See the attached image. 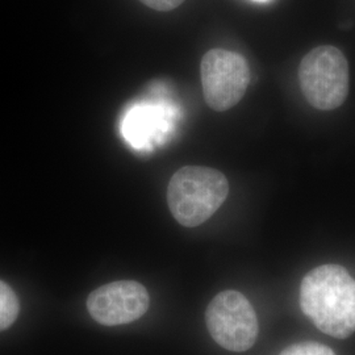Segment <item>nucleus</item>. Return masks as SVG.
I'll return each mask as SVG.
<instances>
[{
	"label": "nucleus",
	"instance_id": "obj_1",
	"mask_svg": "<svg viewBox=\"0 0 355 355\" xmlns=\"http://www.w3.org/2000/svg\"><path fill=\"white\" fill-rule=\"evenodd\" d=\"M302 309L318 329L336 338L355 331V279L338 265L311 270L300 286Z\"/></svg>",
	"mask_w": 355,
	"mask_h": 355
},
{
	"label": "nucleus",
	"instance_id": "obj_2",
	"mask_svg": "<svg viewBox=\"0 0 355 355\" xmlns=\"http://www.w3.org/2000/svg\"><path fill=\"white\" fill-rule=\"evenodd\" d=\"M228 193V179L221 171L204 166H184L170 179L167 203L180 225L195 228L215 215Z\"/></svg>",
	"mask_w": 355,
	"mask_h": 355
},
{
	"label": "nucleus",
	"instance_id": "obj_3",
	"mask_svg": "<svg viewBox=\"0 0 355 355\" xmlns=\"http://www.w3.org/2000/svg\"><path fill=\"white\" fill-rule=\"evenodd\" d=\"M299 80L312 107L320 111L338 108L349 94V64L343 51L330 45L312 49L300 62Z\"/></svg>",
	"mask_w": 355,
	"mask_h": 355
},
{
	"label": "nucleus",
	"instance_id": "obj_4",
	"mask_svg": "<svg viewBox=\"0 0 355 355\" xmlns=\"http://www.w3.org/2000/svg\"><path fill=\"white\" fill-rule=\"evenodd\" d=\"M207 328L221 347L242 353L253 346L258 337V318L253 306L241 292H220L205 313Z\"/></svg>",
	"mask_w": 355,
	"mask_h": 355
},
{
	"label": "nucleus",
	"instance_id": "obj_5",
	"mask_svg": "<svg viewBox=\"0 0 355 355\" xmlns=\"http://www.w3.org/2000/svg\"><path fill=\"white\" fill-rule=\"evenodd\" d=\"M205 103L215 111L224 112L241 101L250 83L246 60L225 49L208 51L200 64Z\"/></svg>",
	"mask_w": 355,
	"mask_h": 355
},
{
	"label": "nucleus",
	"instance_id": "obj_6",
	"mask_svg": "<svg viewBox=\"0 0 355 355\" xmlns=\"http://www.w3.org/2000/svg\"><path fill=\"white\" fill-rule=\"evenodd\" d=\"M150 304L148 290L135 280H119L89 293L87 308L95 321L105 327L125 325L142 318Z\"/></svg>",
	"mask_w": 355,
	"mask_h": 355
},
{
	"label": "nucleus",
	"instance_id": "obj_7",
	"mask_svg": "<svg viewBox=\"0 0 355 355\" xmlns=\"http://www.w3.org/2000/svg\"><path fill=\"white\" fill-rule=\"evenodd\" d=\"M174 112L164 102L135 104L123 117L121 133L130 146L150 150L165 141L173 128Z\"/></svg>",
	"mask_w": 355,
	"mask_h": 355
},
{
	"label": "nucleus",
	"instance_id": "obj_8",
	"mask_svg": "<svg viewBox=\"0 0 355 355\" xmlns=\"http://www.w3.org/2000/svg\"><path fill=\"white\" fill-rule=\"evenodd\" d=\"M19 300L12 288L0 280V331L12 325L19 315Z\"/></svg>",
	"mask_w": 355,
	"mask_h": 355
},
{
	"label": "nucleus",
	"instance_id": "obj_9",
	"mask_svg": "<svg viewBox=\"0 0 355 355\" xmlns=\"http://www.w3.org/2000/svg\"><path fill=\"white\" fill-rule=\"evenodd\" d=\"M280 355H336L334 352L318 343H295L284 349Z\"/></svg>",
	"mask_w": 355,
	"mask_h": 355
},
{
	"label": "nucleus",
	"instance_id": "obj_10",
	"mask_svg": "<svg viewBox=\"0 0 355 355\" xmlns=\"http://www.w3.org/2000/svg\"><path fill=\"white\" fill-rule=\"evenodd\" d=\"M140 1L152 10L167 12L179 7L184 0H140Z\"/></svg>",
	"mask_w": 355,
	"mask_h": 355
},
{
	"label": "nucleus",
	"instance_id": "obj_11",
	"mask_svg": "<svg viewBox=\"0 0 355 355\" xmlns=\"http://www.w3.org/2000/svg\"><path fill=\"white\" fill-rule=\"evenodd\" d=\"M254 1H267V0H254Z\"/></svg>",
	"mask_w": 355,
	"mask_h": 355
}]
</instances>
